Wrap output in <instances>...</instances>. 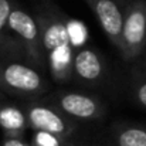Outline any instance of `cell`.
I'll return each instance as SVG.
<instances>
[{
  "instance_id": "cell-1",
  "label": "cell",
  "mask_w": 146,
  "mask_h": 146,
  "mask_svg": "<svg viewBox=\"0 0 146 146\" xmlns=\"http://www.w3.org/2000/svg\"><path fill=\"white\" fill-rule=\"evenodd\" d=\"M44 58L55 82H67L74 74V47L70 40L67 20L57 11H40L36 17Z\"/></svg>"
},
{
  "instance_id": "cell-2",
  "label": "cell",
  "mask_w": 146,
  "mask_h": 146,
  "mask_svg": "<svg viewBox=\"0 0 146 146\" xmlns=\"http://www.w3.org/2000/svg\"><path fill=\"white\" fill-rule=\"evenodd\" d=\"M48 84L41 74L26 64L0 60V91L17 97H38Z\"/></svg>"
},
{
  "instance_id": "cell-3",
  "label": "cell",
  "mask_w": 146,
  "mask_h": 146,
  "mask_svg": "<svg viewBox=\"0 0 146 146\" xmlns=\"http://www.w3.org/2000/svg\"><path fill=\"white\" fill-rule=\"evenodd\" d=\"M9 27L29 61L38 68L47 67L37 20L21 9H13L9 19Z\"/></svg>"
},
{
  "instance_id": "cell-4",
  "label": "cell",
  "mask_w": 146,
  "mask_h": 146,
  "mask_svg": "<svg viewBox=\"0 0 146 146\" xmlns=\"http://www.w3.org/2000/svg\"><path fill=\"white\" fill-rule=\"evenodd\" d=\"M146 47L145 0L133 1L123 14L121 54L126 61L136 60Z\"/></svg>"
},
{
  "instance_id": "cell-5",
  "label": "cell",
  "mask_w": 146,
  "mask_h": 146,
  "mask_svg": "<svg viewBox=\"0 0 146 146\" xmlns=\"http://www.w3.org/2000/svg\"><path fill=\"white\" fill-rule=\"evenodd\" d=\"M29 126L34 131L47 132L61 139H67L72 135L75 126L71 121L65 119L61 112L40 104H33L27 106L26 111Z\"/></svg>"
},
{
  "instance_id": "cell-6",
  "label": "cell",
  "mask_w": 146,
  "mask_h": 146,
  "mask_svg": "<svg viewBox=\"0 0 146 146\" xmlns=\"http://www.w3.org/2000/svg\"><path fill=\"white\" fill-rule=\"evenodd\" d=\"M54 105L67 116L91 121L98 119L104 113V106L97 98L81 92H61L52 95Z\"/></svg>"
},
{
  "instance_id": "cell-7",
  "label": "cell",
  "mask_w": 146,
  "mask_h": 146,
  "mask_svg": "<svg viewBox=\"0 0 146 146\" xmlns=\"http://www.w3.org/2000/svg\"><path fill=\"white\" fill-rule=\"evenodd\" d=\"M108 40L119 50L123 27V13L113 0H87Z\"/></svg>"
},
{
  "instance_id": "cell-8",
  "label": "cell",
  "mask_w": 146,
  "mask_h": 146,
  "mask_svg": "<svg viewBox=\"0 0 146 146\" xmlns=\"http://www.w3.org/2000/svg\"><path fill=\"white\" fill-rule=\"evenodd\" d=\"M74 74L78 80L97 82L104 74V62L97 51L91 48H80L74 57Z\"/></svg>"
},
{
  "instance_id": "cell-9",
  "label": "cell",
  "mask_w": 146,
  "mask_h": 146,
  "mask_svg": "<svg viewBox=\"0 0 146 146\" xmlns=\"http://www.w3.org/2000/svg\"><path fill=\"white\" fill-rule=\"evenodd\" d=\"M0 128L7 138L20 139L29 128L26 112L13 104H0Z\"/></svg>"
},
{
  "instance_id": "cell-10",
  "label": "cell",
  "mask_w": 146,
  "mask_h": 146,
  "mask_svg": "<svg viewBox=\"0 0 146 146\" xmlns=\"http://www.w3.org/2000/svg\"><path fill=\"white\" fill-rule=\"evenodd\" d=\"M11 11H13V6L10 0H0V50L9 54H13L16 51L23 52L16 37L10 36L11 30L9 27V19Z\"/></svg>"
},
{
  "instance_id": "cell-11",
  "label": "cell",
  "mask_w": 146,
  "mask_h": 146,
  "mask_svg": "<svg viewBox=\"0 0 146 146\" xmlns=\"http://www.w3.org/2000/svg\"><path fill=\"white\" fill-rule=\"evenodd\" d=\"M118 146H146V129L126 128L118 135Z\"/></svg>"
},
{
  "instance_id": "cell-12",
  "label": "cell",
  "mask_w": 146,
  "mask_h": 146,
  "mask_svg": "<svg viewBox=\"0 0 146 146\" xmlns=\"http://www.w3.org/2000/svg\"><path fill=\"white\" fill-rule=\"evenodd\" d=\"M67 29H68L70 40H71L74 50L78 48V47H82L88 38V30H87L85 24L82 21L71 19V20H67Z\"/></svg>"
},
{
  "instance_id": "cell-13",
  "label": "cell",
  "mask_w": 146,
  "mask_h": 146,
  "mask_svg": "<svg viewBox=\"0 0 146 146\" xmlns=\"http://www.w3.org/2000/svg\"><path fill=\"white\" fill-rule=\"evenodd\" d=\"M62 141L64 139H61L55 135L36 131V133L33 136V146H62Z\"/></svg>"
},
{
  "instance_id": "cell-14",
  "label": "cell",
  "mask_w": 146,
  "mask_h": 146,
  "mask_svg": "<svg viewBox=\"0 0 146 146\" xmlns=\"http://www.w3.org/2000/svg\"><path fill=\"white\" fill-rule=\"evenodd\" d=\"M135 97H136V101L146 108V80H142L141 82L136 84L135 87Z\"/></svg>"
},
{
  "instance_id": "cell-15",
  "label": "cell",
  "mask_w": 146,
  "mask_h": 146,
  "mask_svg": "<svg viewBox=\"0 0 146 146\" xmlns=\"http://www.w3.org/2000/svg\"><path fill=\"white\" fill-rule=\"evenodd\" d=\"M3 146H26L20 139H13V138H9L6 142H4V145Z\"/></svg>"
},
{
  "instance_id": "cell-16",
  "label": "cell",
  "mask_w": 146,
  "mask_h": 146,
  "mask_svg": "<svg viewBox=\"0 0 146 146\" xmlns=\"http://www.w3.org/2000/svg\"><path fill=\"white\" fill-rule=\"evenodd\" d=\"M145 16H146V1H145Z\"/></svg>"
},
{
  "instance_id": "cell-17",
  "label": "cell",
  "mask_w": 146,
  "mask_h": 146,
  "mask_svg": "<svg viewBox=\"0 0 146 146\" xmlns=\"http://www.w3.org/2000/svg\"><path fill=\"white\" fill-rule=\"evenodd\" d=\"M1 98H3V95H1V92H0V99H1Z\"/></svg>"
}]
</instances>
